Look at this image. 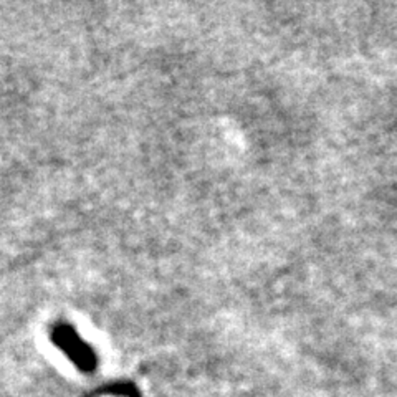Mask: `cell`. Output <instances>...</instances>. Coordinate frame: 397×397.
<instances>
[{
	"instance_id": "obj_1",
	"label": "cell",
	"mask_w": 397,
	"mask_h": 397,
	"mask_svg": "<svg viewBox=\"0 0 397 397\" xmlns=\"http://www.w3.org/2000/svg\"><path fill=\"white\" fill-rule=\"evenodd\" d=\"M52 341L57 348L69 356L71 362H75L80 369L91 371L95 367V352L91 348L76 335V331L70 324H57L52 329Z\"/></svg>"
}]
</instances>
